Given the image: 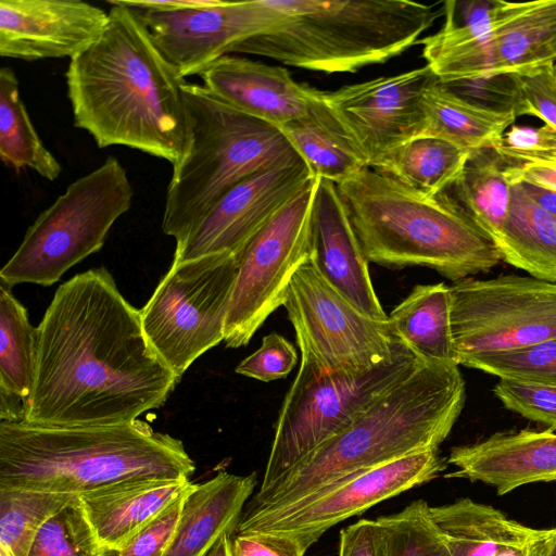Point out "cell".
<instances>
[{
  "label": "cell",
  "instance_id": "9",
  "mask_svg": "<svg viewBox=\"0 0 556 556\" xmlns=\"http://www.w3.org/2000/svg\"><path fill=\"white\" fill-rule=\"evenodd\" d=\"M424 362L403 342L391 358L366 372L319 376L301 363L278 415L258 491L271 486L318 446L352 425Z\"/></svg>",
  "mask_w": 556,
  "mask_h": 556
},
{
  "label": "cell",
  "instance_id": "39",
  "mask_svg": "<svg viewBox=\"0 0 556 556\" xmlns=\"http://www.w3.org/2000/svg\"><path fill=\"white\" fill-rule=\"evenodd\" d=\"M457 96L488 111L514 115H530L519 75L489 74L471 79L442 83Z\"/></svg>",
  "mask_w": 556,
  "mask_h": 556
},
{
  "label": "cell",
  "instance_id": "18",
  "mask_svg": "<svg viewBox=\"0 0 556 556\" xmlns=\"http://www.w3.org/2000/svg\"><path fill=\"white\" fill-rule=\"evenodd\" d=\"M109 20V12L80 0H1L0 54L72 60L102 36Z\"/></svg>",
  "mask_w": 556,
  "mask_h": 556
},
{
  "label": "cell",
  "instance_id": "16",
  "mask_svg": "<svg viewBox=\"0 0 556 556\" xmlns=\"http://www.w3.org/2000/svg\"><path fill=\"white\" fill-rule=\"evenodd\" d=\"M132 11L184 78L200 75L233 46L269 31L280 20L269 0H210L197 8Z\"/></svg>",
  "mask_w": 556,
  "mask_h": 556
},
{
  "label": "cell",
  "instance_id": "30",
  "mask_svg": "<svg viewBox=\"0 0 556 556\" xmlns=\"http://www.w3.org/2000/svg\"><path fill=\"white\" fill-rule=\"evenodd\" d=\"M422 136L438 137L469 151L492 146L516 117L479 108L450 90L438 78L424 92Z\"/></svg>",
  "mask_w": 556,
  "mask_h": 556
},
{
  "label": "cell",
  "instance_id": "51",
  "mask_svg": "<svg viewBox=\"0 0 556 556\" xmlns=\"http://www.w3.org/2000/svg\"><path fill=\"white\" fill-rule=\"evenodd\" d=\"M548 48H549L552 58L554 59V61H556V12H555L554 20H553V23L551 26Z\"/></svg>",
  "mask_w": 556,
  "mask_h": 556
},
{
  "label": "cell",
  "instance_id": "45",
  "mask_svg": "<svg viewBox=\"0 0 556 556\" xmlns=\"http://www.w3.org/2000/svg\"><path fill=\"white\" fill-rule=\"evenodd\" d=\"M338 556H390L384 527L378 519H362L342 529Z\"/></svg>",
  "mask_w": 556,
  "mask_h": 556
},
{
  "label": "cell",
  "instance_id": "25",
  "mask_svg": "<svg viewBox=\"0 0 556 556\" xmlns=\"http://www.w3.org/2000/svg\"><path fill=\"white\" fill-rule=\"evenodd\" d=\"M491 16L479 3L456 5L439 31L420 40L426 65L441 83L492 74Z\"/></svg>",
  "mask_w": 556,
  "mask_h": 556
},
{
  "label": "cell",
  "instance_id": "48",
  "mask_svg": "<svg viewBox=\"0 0 556 556\" xmlns=\"http://www.w3.org/2000/svg\"><path fill=\"white\" fill-rule=\"evenodd\" d=\"M25 418V405L16 394L0 389V421L21 422Z\"/></svg>",
  "mask_w": 556,
  "mask_h": 556
},
{
  "label": "cell",
  "instance_id": "50",
  "mask_svg": "<svg viewBox=\"0 0 556 556\" xmlns=\"http://www.w3.org/2000/svg\"><path fill=\"white\" fill-rule=\"evenodd\" d=\"M231 534L225 533L203 556H232Z\"/></svg>",
  "mask_w": 556,
  "mask_h": 556
},
{
  "label": "cell",
  "instance_id": "44",
  "mask_svg": "<svg viewBox=\"0 0 556 556\" xmlns=\"http://www.w3.org/2000/svg\"><path fill=\"white\" fill-rule=\"evenodd\" d=\"M530 115L556 129V68L554 62L520 76Z\"/></svg>",
  "mask_w": 556,
  "mask_h": 556
},
{
  "label": "cell",
  "instance_id": "35",
  "mask_svg": "<svg viewBox=\"0 0 556 556\" xmlns=\"http://www.w3.org/2000/svg\"><path fill=\"white\" fill-rule=\"evenodd\" d=\"M76 496L0 488V547L27 556L41 527Z\"/></svg>",
  "mask_w": 556,
  "mask_h": 556
},
{
  "label": "cell",
  "instance_id": "2",
  "mask_svg": "<svg viewBox=\"0 0 556 556\" xmlns=\"http://www.w3.org/2000/svg\"><path fill=\"white\" fill-rule=\"evenodd\" d=\"M108 3L106 29L65 72L74 126L99 148L123 146L175 166L190 137L187 81L132 10Z\"/></svg>",
  "mask_w": 556,
  "mask_h": 556
},
{
  "label": "cell",
  "instance_id": "31",
  "mask_svg": "<svg viewBox=\"0 0 556 556\" xmlns=\"http://www.w3.org/2000/svg\"><path fill=\"white\" fill-rule=\"evenodd\" d=\"M506 167L493 147L471 150L458 178L445 191L493 241L510 204Z\"/></svg>",
  "mask_w": 556,
  "mask_h": 556
},
{
  "label": "cell",
  "instance_id": "21",
  "mask_svg": "<svg viewBox=\"0 0 556 556\" xmlns=\"http://www.w3.org/2000/svg\"><path fill=\"white\" fill-rule=\"evenodd\" d=\"M199 76L227 104L277 127L305 117L311 109L314 88L296 83L282 66L226 54Z\"/></svg>",
  "mask_w": 556,
  "mask_h": 556
},
{
  "label": "cell",
  "instance_id": "24",
  "mask_svg": "<svg viewBox=\"0 0 556 556\" xmlns=\"http://www.w3.org/2000/svg\"><path fill=\"white\" fill-rule=\"evenodd\" d=\"M255 485V472L238 476L227 471L195 484L184 501L164 556H203L223 534L232 535Z\"/></svg>",
  "mask_w": 556,
  "mask_h": 556
},
{
  "label": "cell",
  "instance_id": "14",
  "mask_svg": "<svg viewBox=\"0 0 556 556\" xmlns=\"http://www.w3.org/2000/svg\"><path fill=\"white\" fill-rule=\"evenodd\" d=\"M444 469L439 450L409 454L343 479L285 508L243 510L235 533L283 534L295 539L307 551L331 527L429 482Z\"/></svg>",
  "mask_w": 556,
  "mask_h": 556
},
{
  "label": "cell",
  "instance_id": "40",
  "mask_svg": "<svg viewBox=\"0 0 556 556\" xmlns=\"http://www.w3.org/2000/svg\"><path fill=\"white\" fill-rule=\"evenodd\" d=\"M493 393L506 409L556 430V386L500 379Z\"/></svg>",
  "mask_w": 556,
  "mask_h": 556
},
{
  "label": "cell",
  "instance_id": "13",
  "mask_svg": "<svg viewBox=\"0 0 556 556\" xmlns=\"http://www.w3.org/2000/svg\"><path fill=\"white\" fill-rule=\"evenodd\" d=\"M313 178L250 241L238 261L225 325L227 348L247 345L267 317L283 305L296 270L309 260Z\"/></svg>",
  "mask_w": 556,
  "mask_h": 556
},
{
  "label": "cell",
  "instance_id": "6",
  "mask_svg": "<svg viewBox=\"0 0 556 556\" xmlns=\"http://www.w3.org/2000/svg\"><path fill=\"white\" fill-rule=\"evenodd\" d=\"M280 12L267 33L233 46L308 71L354 73L386 63L414 46L443 7L406 0H269Z\"/></svg>",
  "mask_w": 556,
  "mask_h": 556
},
{
  "label": "cell",
  "instance_id": "36",
  "mask_svg": "<svg viewBox=\"0 0 556 556\" xmlns=\"http://www.w3.org/2000/svg\"><path fill=\"white\" fill-rule=\"evenodd\" d=\"M458 365L500 379L556 386V339L514 351L464 356Z\"/></svg>",
  "mask_w": 556,
  "mask_h": 556
},
{
  "label": "cell",
  "instance_id": "52",
  "mask_svg": "<svg viewBox=\"0 0 556 556\" xmlns=\"http://www.w3.org/2000/svg\"><path fill=\"white\" fill-rule=\"evenodd\" d=\"M0 556H12L9 552L0 547Z\"/></svg>",
  "mask_w": 556,
  "mask_h": 556
},
{
  "label": "cell",
  "instance_id": "17",
  "mask_svg": "<svg viewBox=\"0 0 556 556\" xmlns=\"http://www.w3.org/2000/svg\"><path fill=\"white\" fill-rule=\"evenodd\" d=\"M313 178L308 166L300 161L244 179L176 242L173 262L219 253L239 261L254 236Z\"/></svg>",
  "mask_w": 556,
  "mask_h": 556
},
{
  "label": "cell",
  "instance_id": "42",
  "mask_svg": "<svg viewBox=\"0 0 556 556\" xmlns=\"http://www.w3.org/2000/svg\"><path fill=\"white\" fill-rule=\"evenodd\" d=\"M296 362L293 344L281 334L271 332L263 338L260 349L236 367V372L269 382L287 377Z\"/></svg>",
  "mask_w": 556,
  "mask_h": 556
},
{
  "label": "cell",
  "instance_id": "27",
  "mask_svg": "<svg viewBox=\"0 0 556 556\" xmlns=\"http://www.w3.org/2000/svg\"><path fill=\"white\" fill-rule=\"evenodd\" d=\"M316 178L336 185L368 167L350 138L314 88L308 114L280 127Z\"/></svg>",
  "mask_w": 556,
  "mask_h": 556
},
{
  "label": "cell",
  "instance_id": "26",
  "mask_svg": "<svg viewBox=\"0 0 556 556\" xmlns=\"http://www.w3.org/2000/svg\"><path fill=\"white\" fill-rule=\"evenodd\" d=\"M556 0L508 2L494 0L491 16L492 74L525 76L554 62L548 41Z\"/></svg>",
  "mask_w": 556,
  "mask_h": 556
},
{
  "label": "cell",
  "instance_id": "4",
  "mask_svg": "<svg viewBox=\"0 0 556 556\" xmlns=\"http://www.w3.org/2000/svg\"><path fill=\"white\" fill-rule=\"evenodd\" d=\"M184 443L139 419L47 427L0 421V488L79 496L122 482L189 480Z\"/></svg>",
  "mask_w": 556,
  "mask_h": 556
},
{
  "label": "cell",
  "instance_id": "11",
  "mask_svg": "<svg viewBox=\"0 0 556 556\" xmlns=\"http://www.w3.org/2000/svg\"><path fill=\"white\" fill-rule=\"evenodd\" d=\"M283 306L301 363L319 376L366 372L391 358L403 343L389 319L377 320L357 309L309 260L292 277Z\"/></svg>",
  "mask_w": 556,
  "mask_h": 556
},
{
  "label": "cell",
  "instance_id": "33",
  "mask_svg": "<svg viewBox=\"0 0 556 556\" xmlns=\"http://www.w3.org/2000/svg\"><path fill=\"white\" fill-rule=\"evenodd\" d=\"M0 159L15 172L29 168L50 181L62 172L37 134L21 98L18 79L8 66L0 70Z\"/></svg>",
  "mask_w": 556,
  "mask_h": 556
},
{
  "label": "cell",
  "instance_id": "37",
  "mask_svg": "<svg viewBox=\"0 0 556 556\" xmlns=\"http://www.w3.org/2000/svg\"><path fill=\"white\" fill-rule=\"evenodd\" d=\"M377 519L386 529L390 556H451L426 501Z\"/></svg>",
  "mask_w": 556,
  "mask_h": 556
},
{
  "label": "cell",
  "instance_id": "23",
  "mask_svg": "<svg viewBox=\"0 0 556 556\" xmlns=\"http://www.w3.org/2000/svg\"><path fill=\"white\" fill-rule=\"evenodd\" d=\"M194 486L185 479L132 480L85 493L78 501L100 546L108 553H117Z\"/></svg>",
  "mask_w": 556,
  "mask_h": 556
},
{
  "label": "cell",
  "instance_id": "43",
  "mask_svg": "<svg viewBox=\"0 0 556 556\" xmlns=\"http://www.w3.org/2000/svg\"><path fill=\"white\" fill-rule=\"evenodd\" d=\"M187 495L188 493L141 529L116 553L117 556H164L174 538Z\"/></svg>",
  "mask_w": 556,
  "mask_h": 556
},
{
  "label": "cell",
  "instance_id": "8",
  "mask_svg": "<svg viewBox=\"0 0 556 556\" xmlns=\"http://www.w3.org/2000/svg\"><path fill=\"white\" fill-rule=\"evenodd\" d=\"M134 189L115 156L74 180L28 227L0 271L2 283L51 286L104 244L114 223L129 211Z\"/></svg>",
  "mask_w": 556,
  "mask_h": 556
},
{
  "label": "cell",
  "instance_id": "12",
  "mask_svg": "<svg viewBox=\"0 0 556 556\" xmlns=\"http://www.w3.org/2000/svg\"><path fill=\"white\" fill-rule=\"evenodd\" d=\"M450 291L457 363L556 339V282L515 274L468 277L453 282Z\"/></svg>",
  "mask_w": 556,
  "mask_h": 556
},
{
  "label": "cell",
  "instance_id": "5",
  "mask_svg": "<svg viewBox=\"0 0 556 556\" xmlns=\"http://www.w3.org/2000/svg\"><path fill=\"white\" fill-rule=\"evenodd\" d=\"M337 187L369 262L429 267L455 282L502 261L494 241L445 191L428 197L370 167Z\"/></svg>",
  "mask_w": 556,
  "mask_h": 556
},
{
  "label": "cell",
  "instance_id": "49",
  "mask_svg": "<svg viewBox=\"0 0 556 556\" xmlns=\"http://www.w3.org/2000/svg\"><path fill=\"white\" fill-rule=\"evenodd\" d=\"M515 184H518L533 202L556 217V191L526 181Z\"/></svg>",
  "mask_w": 556,
  "mask_h": 556
},
{
  "label": "cell",
  "instance_id": "20",
  "mask_svg": "<svg viewBox=\"0 0 556 556\" xmlns=\"http://www.w3.org/2000/svg\"><path fill=\"white\" fill-rule=\"evenodd\" d=\"M446 477L482 482L505 495L535 482L556 481V433L547 429L500 431L469 444L453 446Z\"/></svg>",
  "mask_w": 556,
  "mask_h": 556
},
{
  "label": "cell",
  "instance_id": "28",
  "mask_svg": "<svg viewBox=\"0 0 556 556\" xmlns=\"http://www.w3.org/2000/svg\"><path fill=\"white\" fill-rule=\"evenodd\" d=\"M494 243L502 261L548 282H556V217L511 184L506 220Z\"/></svg>",
  "mask_w": 556,
  "mask_h": 556
},
{
  "label": "cell",
  "instance_id": "34",
  "mask_svg": "<svg viewBox=\"0 0 556 556\" xmlns=\"http://www.w3.org/2000/svg\"><path fill=\"white\" fill-rule=\"evenodd\" d=\"M36 328L25 306L0 286V389L28 400L36 363Z\"/></svg>",
  "mask_w": 556,
  "mask_h": 556
},
{
  "label": "cell",
  "instance_id": "22",
  "mask_svg": "<svg viewBox=\"0 0 556 556\" xmlns=\"http://www.w3.org/2000/svg\"><path fill=\"white\" fill-rule=\"evenodd\" d=\"M451 556H548L556 527L536 529L469 497L430 506Z\"/></svg>",
  "mask_w": 556,
  "mask_h": 556
},
{
  "label": "cell",
  "instance_id": "47",
  "mask_svg": "<svg viewBox=\"0 0 556 556\" xmlns=\"http://www.w3.org/2000/svg\"><path fill=\"white\" fill-rule=\"evenodd\" d=\"M506 176L510 184L526 181L556 191V157L518 166H507Z\"/></svg>",
  "mask_w": 556,
  "mask_h": 556
},
{
  "label": "cell",
  "instance_id": "10",
  "mask_svg": "<svg viewBox=\"0 0 556 556\" xmlns=\"http://www.w3.org/2000/svg\"><path fill=\"white\" fill-rule=\"evenodd\" d=\"M238 260L229 253L172 262L140 309L144 336L180 380L202 354L225 338Z\"/></svg>",
  "mask_w": 556,
  "mask_h": 556
},
{
  "label": "cell",
  "instance_id": "41",
  "mask_svg": "<svg viewBox=\"0 0 556 556\" xmlns=\"http://www.w3.org/2000/svg\"><path fill=\"white\" fill-rule=\"evenodd\" d=\"M491 147L507 166L551 160L556 157V129L511 125Z\"/></svg>",
  "mask_w": 556,
  "mask_h": 556
},
{
  "label": "cell",
  "instance_id": "19",
  "mask_svg": "<svg viewBox=\"0 0 556 556\" xmlns=\"http://www.w3.org/2000/svg\"><path fill=\"white\" fill-rule=\"evenodd\" d=\"M309 261L365 315L388 320L375 292L367 260L334 182L317 178L309 223Z\"/></svg>",
  "mask_w": 556,
  "mask_h": 556
},
{
  "label": "cell",
  "instance_id": "1",
  "mask_svg": "<svg viewBox=\"0 0 556 556\" xmlns=\"http://www.w3.org/2000/svg\"><path fill=\"white\" fill-rule=\"evenodd\" d=\"M36 336L27 424L131 422L163 406L180 381L149 344L140 311L126 301L105 267L63 282Z\"/></svg>",
  "mask_w": 556,
  "mask_h": 556
},
{
  "label": "cell",
  "instance_id": "32",
  "mask_svg": "<svg viewBox=\"0 0 556 556\" xmlns=\"http://www.w3.org/2000/svg\"><path fill=\"white\" fill-rule=\"evenodd\" d=\"M469 153L447 140L420 136L395 149L372 169L419 193L437 197L458 178Z\"/></svg>",
  "mask_w": 556,
  "mask_h": 556
},
{
  "label": "cell",
  "instance_id": "38",
  "mask_svg": "<svg viewBox=\"0 0 556 556\" xmlns=\"http://www.w3.org/2000/svg\"><path fill=\"white\" fill-rule=\"evenodd\" d=\"M90 528L78 496L38 531L27 556H106Z\"/></svg>",
  "mask_w": 556,
  "mask_h": 556
},
{
  "label": "cell",
  "instance_id": "29",
  "mask_svg": "<svg viewBox=\"0 0 556 556\" xmlns=\"http://www.w3.org/2000/svg\"><path fill=\"white\" fill-rule=\"evenodd\" d=\"M389 320L397 337L422 361L458 364L451 329L450 286H415L392 309Z\"/></svg>",
  "mask_w": 556,
  "mask_h": 556
},
{
  "label": "cell",
  "instance_id": "7",
  "mask_svg": "<svg viewBox=\"0 0 556 556\" xmlns=\"http://www.w3.org/2000/svg\"><path fill=\"white\" fill-rule=\"evenodd\" d=\"M188 149L173 166L162 230L181 240L230 189L244 179L303 159L285 134L224 102L203 85L186 83Z\"/></svg>",
  "mask_w": 556,
  "mask_h": 556
},
{
  "label": "cell",
  "instance_id": "15",
  "mask_svg": "<svg viewBox=\"0 0 556 556\" xmlns=\"http://www.w3.org/2000/svg\"><path fill=\"white\" fill-rule=\"evenodd\" d=\"M438 77L425 65L393 76L321 91L342 129L375 168L425 129L424 92Z\"/></svg>",
  "mask_w": 556,
  "mask_h": 556
},
{
  "label": "cell",
  "instance_id": "3",
  "mask_svg": "<svg viewBox=\"0 0 556 556\" xmlns=\"http://www.w3.org/2000/svg\"><path fill=\"white\" fill-rule=\"evenodd\" d=\"M456 363L424 362L276 483L245 511H273L359 472L409 454L439 450L459 418L466 386Z\"/></svg>",
  "mask_w": 556,
  "mask_h": 556
},
{
  "label": "cell",
  "instance_id": "53",
  "mask_svg": "<svg viewBox=\"0 0 556 556\" xmlns=\"http://www.w3.org/2000/svg\"><path fill=\"white\" fill-rule=\"evenodd\" d=\"M548 556H556V541Z\"/></svg>",
  "mask_w": 556,
  "mask_h": 556
},
{
  "label": "cell",
  "instance_id": "46",
  "mask_svg": "<svg viewBox=\"0 0 556 556\" xmlns=\"http://www.w3.org/2000/svg\"><path fill=\"white\" fill-rule=\"evenodd\" d=\"M232 556H304L306 551L293 538L269 533L248 532L231 536Z\"/></svg>",
  "mask_w": 556,
  "mask_h": 556
},
{
  "label": "cell",
  "instance_id": "54",
  "mask_svg": "<svg viewBox=\"0 0 556 556\" xmlns=\"http://www.w3.org/2000/svg\"><path fill=\"white\" fill-rule=\"evenodd\" d=\"M555 68H556V65H555Z\"/></svg>",
  "mask_w": 556,
  "mask_h": 556
}]
</instances>
